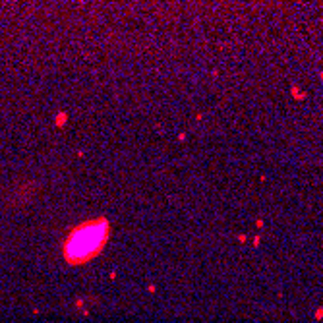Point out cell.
<instances>
[{"label": "cell", "mask_w": 323, "mask_h": 323, "mask_svg": "<svg viewBox=\"0 0 323 323\" xmlns=\"http://www.w3.org/2000/svg\"><path fill=\"white\" fill-rule=\"evenodd\" d=\"M108 234H110V225L105 219L87 221L83 225L76 227L62 246L66 261L70 265H81L93 259L107 246Z\"/></svg>", "instance_id": "cell-1"}]
</instances>
